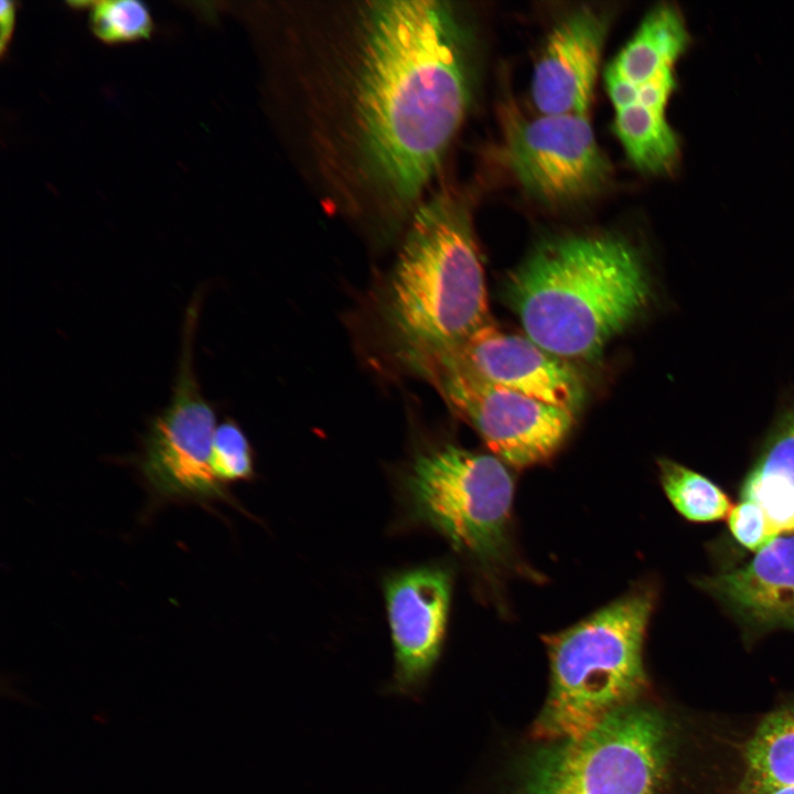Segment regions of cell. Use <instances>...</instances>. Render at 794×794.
I'll return each mask as SVG.
<instances>
[{
    "instance_id": "1",
    "label": "cell",
    "mask_w": 794,
    "mask_h": 794,
    "mask_svg": "<svg viewBox=\"0 0 794 794\" xmlns=\"http://www.w3.org/2000/svg\"><path fill=\"white\" fill-rule=\"evenodd\" d=\"M471 98L466 45L448 3L380 1L369 11L357 109L365 151L388 191L429 182Z\"/></svg>"
},
{
    "instance_id": "2",
    "label": "cell",
    "mask_w": 794,
    "mask_h": 794,
    "mask_svg": "<svg viewBox=\"0 0 794 794\" xmlns=\"http://www.w3.org/2000/svg\"><path fill=\"white\" fill-rule=\"evenodd\" d=\"M376 314L390 355L420 376L490 321L481 256L459 200L440 194L418 208Z\"/></svg>"
},
{
    "instance_id": "3",
    "label": "cell",
    "mask_w": 794,
    "mask_h": 794,
    "mask_svg": "<svg viewBox=\"0 0 794 794\" xmlns=\"http://www.w3.org/2000/svg\"><path fill=\"white\" fill-rule=\"evenodd\" d=\"M650 297L642 258L613 235L546 240L505 282V298L525 335L566 361L600 356Z\"/></svg>"
},
{
    "instance_id": "4",
    "label": "cell",
    "mask_w": 794,
    "mask_h": 794,
    "mask_svg": "<svg viewBox=\"0 0 794 794\" xmlns=\"http://www.w3.org/2000/svg\"><path fill=\"white\" fill-rule=\"evenodd\" d=\"M645 696L578 737L505 733L463 794H667L675 727Z\"/></svg>"
},
{
    "instance_id": "5",
    "label": "cell",
    "mask_w": 794,
    "mask_h": 794,
    "mask_svg": "<svg viewBox=\"0 0 794 794\" xmlns=\"http://www.w3.org/2000/svg\"><path fill=\"white\" fill-rule=\"evenodd\" d=\"M653 607V591L639 588L544 637L549 685L527 729L532 736H581L646 694L643 647Z\"/></svg>"
},
{
    "instance_id": "6",
    "label": "cell",
    "mask_w": 794,
    "mask_h": 794,
    "mask_svg": "<svg viewBox=\"0 0 794 794\" xmlns=\"http://www.w3.org/2000/svg\"><path fill=\"white\" fill-rule=\"evenodd\" d=\"M411 521L491 565L504 558L514 481L497 457L446 443L419 451L400 483Z\"/></svg>"
},
{
    "instance_id": "7",
    "label": "cell",
    "mask_w": 794,
    "mask_h": 794,
    "mask_svg": "<svg viewBox=\"0 0 794 794\" xmlns=\"http://www.w3.org/2000/svg\"><path fill=\"white\" fill-rule=\"evenodd\" d=\"M186 310L178 375L170 403L155 415L136 459L144 485L157 503H232L211 464L216 415L203 396L193 363V342L201 299Z\"/></svg>"
},
{
    "instance_id": "8",
    "label": "cell",
    "mask_w": 794,
    "mask_h": 794,
    "mask_svg": "<svg viewBox=\"0 0 794 794\" xmlns=\"http://www.w3.org/2000/svg\"><path fill=\"white\" fill-rule=\"evenodd\" d=\"M450 408L503 462L526 468L549 459L565 442L573 412L482 378L452 353L423 372Z\"/></svg>"
},
{
    "instance_id": "9",
    "label": "cell",
    "mask_w": 794,
    "mask_h": 794,
    "mask_svg": "<svg viewBox=\"0 0 794 794\" xmlns=\"http://www.w3.org/2000/svg\"><path fill=\"white\" fill-rule=\"evenodd\" d=\"M503 152L523 189L546 204L581 201L607 185L612 167L587 115L503 114Z\"/></svg>"
},
{
    "instance_id": "10",
    "label": "cell",
    "mask_w": 794,
    "mask_h": 794,
    "mask_svg": "<svg viewBox=\"0 0 794 794\" xmlns=\"http://www.w3.org/2000/svg\"><path fill=\"white\" fill-rule=\"evenodd\" d=\"M394 648V669L385 690L419 700L439 659L449 613L451 578L434 566L390 575L384 581Z\"/></svg>"
},
{
    "instance_id": "11",
    "label": "cell",
    "mask_w": 794,
    "mask_h": 794,
    "mask_svg": "<svg viewBox=\"0 0 794 794\" xmlns=\"http://www.w3.org/2000/svg\"><path fill=\"white\" fill-rule=\"evenodd\" d=\"M448 353L490 383L573 414L582 406L583 382L568 361L491 321Z\"/></svg>"
},
{
    "instance_id": "12",
    "label": "cell",
    "mask_w": 794,
    "mask_h": 794,
    "mask_svg": "<svg viewBox=\"0 0 794 794\" xmlns=\"http://www.w3.org/2000/svg\"><path fill=\"white\" fill-rule=\"evenodd\" d=\"M608 28L604 14L580 8L551 30L532 77L540 115L588 114Z\"/></svg>"
},
{
    "instance_id": "13",
    "label": "cell",
    "mask_w": 794,
    "mask_h": 794,
    "mask_svg": "<svg viewBox=\"0 0 794 794\" xmlns=\"http://www.w3.org/2000/svg\"><path fill=\"white\" fill-rule=\"evenodd\" d=\"M700 584L751 633L794 631V533L776 537L747 564Z\"/></svg>"
},
{
    "instance_id": "14",
    "label": "cell",
    "mask_w": 794,
    "mask_h": 794,
    "mask_svg": "<svg viewBox=\"0 0 794 794\" xmlns=\"http://www.w3.org/2000/svg\"><path fill=\"white\" fill-rule=\"evenodd\" d=\"M688 42L689 34L679 11L663 4L645 15L610 66L639 85L661 68L675 65Z\"/></svg>"
},
{
    "instance_id": "15",
    "label": "cell",
    "mask_w": 794,
    "mask_h": 794,
    "mask_svg": "<svg viewBox=\"0 0 794 794\" xmlns=\"http://www.w3.org/2000/svg\"><path fill=\"white\" fill-rule=\"evenodd\" d=\"M745 785L750 794H764L794 785V707L768 716L749 740Z\"/></svg>"
},
{
    "instance_id": "16",
    "label": "cell",
    "mask_w": 794,
    "mask_h": 794,
    "mask_svg": "<svg viewBox=\"0 0 794 794\" xmlns=\"http://www.w3.org/2000/svg\"><path fill=\"white\" fill-rule=\"evenodd\" d=\"M614 131L639 170L662 174L675 167L679 146L665 115L634 104L615 111Z\"/></svg>"
},
{
    "instance_id": "17",
    "label": "cell",
    "mask_w": 794,
    "mask_h": 794,
    "mask_svg": "<svg viewBox=\"0 0 794 794\" xmlns=\"http://www.w3.org/2000/svg\"><path fill=\"white\" fill-rule=\"evenodd\" d=\"M658 468L665 494L685 518L706 523L728 516L730 501L711 480L672 460H659Z\"/></svg>"
},
{
    "instance_id": "18",
    "label": "cell",
    "mask_w": 794,
    "mask_h": 794,
    "mask_svg": "<svg viewBox=\"0 0 794 794\" xmlns=\"http://www.w3.org/2000/svg\"><path fill=\"white\" fill-rule=\"evenodd\" d=\"M89 28L106 44H122L149 39L153 22L144 3L133 0L93 1Z\"/></svg>"
},
{
    "instance_id": "19",
    "label": "cell",
    "mask_w": 794,
    "mask_h": 794,
    "mask_svg": "<svg viewBox=\"0 0 794 794\" xmlns=\"http://www.w3.org/2000/svg\"><path fill=\"white\" fill-rule=\"evenodd\" d=\"M212 470L224 485L249 481L255 474L251 446L237 422L225 419L216 426L211 455Z\"/></svg>"
},
{
    "instance_id": "20",
    "label": "cell",
    "mask_w": 794,
    "mask_h": 794,
    "mask_svg": "<svg viewBox=\"0 0 794 794\" xmlns=\"http://www.w3.org/2000/svg\"><path fill=\"white\" fill-rule=\"evenodd\" d=\"M749 474L794 489V414L779 422Z\"/></svg>"
},
{
    "instance_id": "21",
    "label": "cell",
    "mask_w": 794,
    "mask_h": 794,
    "mask_svg": "<svg viewBox=\"0 0 794 794\" xmlns=\"http://www.w3.org/2000/svg\"><path fill=\"white\" fill-rule=\"evenodd\" d=\"M741 498L755 503L762 509L777 536L794 533V489L748 474Z\"/></svg>"
},
{
    "instance_id": "22",
    "label": "cell",
    "mask_w": 794,
    "mask_h": 794,
    "mask_svg": "<svg viewBox=\"0 0 794 794\" xmlns=\"http://www.w3.org/2000/svg\"><path fill=\"white\" fill-rule=\"evenodd\" d=\"M733 538L743 547L758 552L779 537L762 509L753 502L741 500L728 514Z\"/></svg>"
},
{
    "instance_id": "23",
    "label": "cell",
    "mask_w": 794,
    "mask_h": 794,
    "mask_svg": "<svg viewBox=\"0 0 794 794\" xmlns=\"http://www.w3.org/2000/svg\"><path fill=\"white\" fill-rule=\"evenodd\" d=\"M675 86L674 65L665 66L637 85L636 104L654 112L665 115L667 101Z\"/></svg>"
},
{
    "instance_id": "24",
    "label": "cell",
    "mask_w": 794,
    "mask_h": 794,
    "mask_svg": "<svg viewBox=\"0 0 794 794\" xmlns=\"http://www.w3.org/2000/svg\"><path fill=\"white\" fill-rule=\"evenodd\" d=\"M604 82L615 110L636 104L637 85L622 77L610 65L604 72Z\"/></svg>"
},
{
    "instance_id": "25",
    "label": "cell",
    "mask_w": 794,
    "mask_h": 794,
    "mask_svg": "<svg viewBox=\"0 0 794 794\" xmlns=\"http://www.w3.org/2000/svg\"><path fill=\"white\" fill-rule=\"evenodd\" d=\"M15 12L17 7L13 1H1L0 6V22H1V39H0V53L3 56L10 44L14 24H15Z\"/></svg>"
},
{
    "instance_id": "26",
    "label": "cell",
    "mask_w": 794,
    "mask_h": 794,
    "mask_svg": "<svg viewBox=\"0 0 794 794\" xmlns=\"http://www.w3.org/2000/svg\"><path fill=\"white\" fill-rule=\"evenodd\" d=\"M764 794H794V785L793 786H785V787H779L774 788L772 791H769Z\"/></svg>"
}]
</instances>
